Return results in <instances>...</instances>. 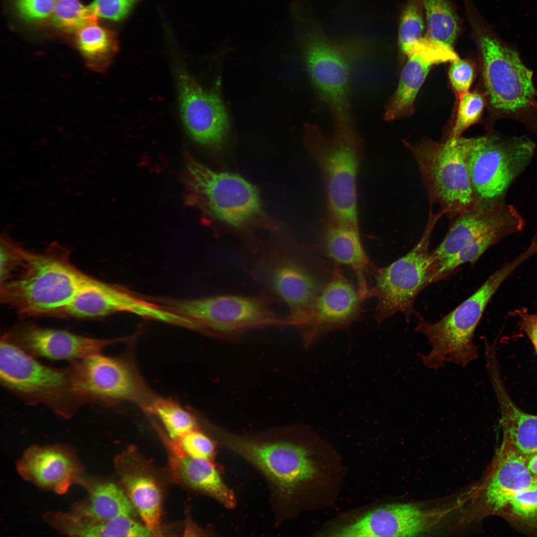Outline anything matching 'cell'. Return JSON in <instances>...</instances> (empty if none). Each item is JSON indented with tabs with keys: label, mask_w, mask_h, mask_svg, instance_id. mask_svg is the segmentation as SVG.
<instances>
[{
	"label": "cell",
	"mask_w": 537,
	"mask_h": 537,
	"mask_svg": "<svg viewBox=\"0 0 537 537\" xmlns=\"http://www.w3.org/2000/svg\"><path fill=\"white\" fill-rule=\"evenodd\" d=\"M0 302L25 316H52L93 279L75 267L59 245L34 252L5 235L0 239Z\"/></svg>",
	"instance_id": "obj_1"
},
{
	"label": "cell",
	"mask_w": 537,
	"mask_h": 537,
	"mask_svg": "<svg viewBox=\"0 0 537 537\" xmlns=\"http://www.w3.org/2000/svg\"><path fill=\"white\" fill-rule=\"evenodd\" d=\"M531 257L525 250L496 271L470 297L436 323L419 322L415 331L424 335L431 346L420 354L423 363L437 369L447 363L465 366L478 358L474 333L489 301L505 279Z\"/></svg>",
	"instance_id": "obj_2"
},
{
	"label": "cell",
	"mask_w": 537,
	"mask_h": 537,
	"mask_svg": "<svg viewBox=\"0 0 537 537\" xmlns=\"http://www.w3.org/2000/svg\"><path fill=\"white\" fill-rule=\"evenodd\" d=\"M458 141L475 196L481 207L504 202L514 180L526 168L536 145L525 137L495 135Z\"/></svg>",
	"instance_id": "obj_3"
},
{
	"label": "cell",
	"mask_w": 537,
	"mask_h": 537,
	"mask_svg": "<svg viewBox=\"0 0 537 537\" xmlns=\"http://www.w3.org/2000/svg\"><path fill=\"white\" fill-rule=\"evenodd\" d=\"M305 140L321 173L328 220L358 228L357 180L362 150L358 134L335 132L329 137L318 127L309 125L306 128Z\"/></svg>",
	"instance_id": "obj_4"
},
{
	"label": "cell",
	"mask_w": 537,
	"mask_h": 537,
	"mask_svg": "<svg viewBox=\"0 0 537 537\" xmlns=\"http://www.w3.org/2000/svg\"><path fill=\"white\" fill-rule=\"evenodd\" d=\"M471 31L478 46L482 75L489 102L497 113L515 115L536 101L533 72L518 52L488 32L478 20L472 4L465 7Z\"/></svg>",
	"instance_id": "obj_5"
},
{
	"label": "cell",
	"mask_w": 537,
	"mask_h": 537,
	"mask_svg": "<svg viewBox=\"0 0 537 537\" xmlns=\"http://www.w3.org/2000/svg\"><path fill=\"white\" fill-rule=\"evenodd\" d=\"M442 213L431 210L416 245L388 266L376 270L375 283L369 288L367 298L376 300L375 318L379 323L397 312L402 313L407 319L417 315L414 308L417 296L426 287L438 281L429 246L435 225L444 215Z\"/></svg>",
	"instance_id": "obj_6"
},
{
	"label": "cell",
	"mask_w": 537,
	"mask_h": 537,
	"mask_svg": "<svg viewBox=\"0 0 537 537\" xmlns=\"http://www.w3.org/2000/svg\"><path fill=\"white\" fill-rule=\"evenodd\" d=\"M0 378L5 387L31 403H41L66 417L84 401L74 388L70 367L60 369L34 357L1 338Z\"/></svg>",
	"instance_id": "obj_7"
},
{
	"label": "cell",
	"mask_w": 537,
	"mask_h": 537,
	"mask_svg": "<svg viewBox=\"0 0 537 537\" xmlns=\"http://www.w3.org/2000/svg\"><path fill=\"white\" fill-rule=\"evenodd\" d=\"M158 301L167 310L194 321L197 331L210 334L231 336L257 328L288 325L286 318L278 317L270 297L264 294Z\"/></svg>",
	"instance_id": "obj_8"
},
{
	"label": "cell",
	"mask_w": 537,
	"mask_h": 537,
	"mask_svg": "<svg viewBox=\"0 0 537 537\" xmlns=\"http://www.w3.org/2000/svg\"><path fill=\"white\" fill-rule=\"evenodd\" d=\"M334 267L307 249L293 247L264 255L259 270L268 287L287 306L291 325L321 292Z\"/></svg>",
	"instance_id": "obj_9"
},
{
	"label": "cell",
	"mask_w": 537,
	"mask_h": 537,
	"mask_svg": "<svg viewBox=\"0 0 537 537\" xmlns=\"http://www.w3.org/2000/svg\"><path fill=\"white\" fill-rule=\"evenodd\" d=\"M294 19L307 71L330 110L335 132L344 134L357 133L349 100V50L328 39L318 29L304 25L296 18Z\"/></svg>",
	"instance_id": "obj_10"
},
{
	"label": "cell",
	"mask_w": 537,
	"mask_h": 537,
	"mask_svg": "<svg viewBox=\"0 0 537 537\" xmlns=\"http://www.w3.org/2000/svg\"><path fill=\"white\" fill-rule=\"evenodd\" d=\"M430 203L449 219L480 207L473 192L458 139L412 147Z\"/></svg>",
	"instance_id": "obj_11"
},
{
	"label": "cell",
	"mask_w": 537,
	"mask_h": 537,
	"mask_svg": "<svg viewBox=\"0 0 537 537\" xmlns=\"http://www.w3.org/2000/svg\"><path fill=\"white\" fill-rule=\"evenodd\" d=\"M184 175L189 191L186 202L226 224L242 227L260 211L257 189L239 176L212 171L187 153Z\"/></svg>",
	"instance_id": "obj_12"
},
{
	"label": "cell",
	"mask_w": 537,
	"mask_h": 537,
	"mask_svg": "<svg viewBox=\"0 0 537 537\" xmlns=\"http://www.w3.org/2000/svg\"><path fill=\"white\" fill-rule=\"evenodd\" d=\"M72 362L74 388L84 403L129 401L150 413L157 397L127 359L99 353Z\"/></svg>",
	"instance_id": "obj_13"
},
{
	"label": "cell",
	"mask_w": 537,
	"mask_h": 537,
	"mask_svg": "<svg viewBox=\"0 0 537 537\" xmlns=\"http://www.w3.org/2000/svg\"><path fill=\"white\" fill-rule=\"evenodd\" d=\"M363 301L358 289L334 263L328 283L305 312L291 326L301 334L304 346H312L326 334L346 330L360 315Z\"/></svg>",
	"instance_id": "obj_14"
},
{
	"label": "cell",
	"mask_w": 537,
	"mask_h": 537,
	"mask_svg": "<svg viewBox=\"0 0 537 537\" xmlns=\"http://www.w3.org/2000/svg\"><path fill=\"white\" fill-rule=\"evenodd\" d=\"M222 442L261 470L282 496L291 494L316 472L307 450L291 443H261L232 437H223Z\"/></svg>",
	"instance_id": "obj_15"
},
{
	"label": "cell",
	"mask_w": 537,
	"mask_h": 537,
	"mask_svg": "<svg viewBox=\"0 0 537 537\" xmlns=\"http://www.w3.org/2000/svg\"><path fill=\"white\" fill-rule=\"evenodd\" d=\"M119 312H128L170 324L176 318L174 313L160 304L146 301L121 287L94 278L52 316L92 318Z\"/></svg>",
	"instance_id": "obj_16"
},
{
	"label": "cell",
	"mask_w": 537,
	"mask_h": 537,
	"mask_svg": "<svg viewBox=\"0 0 537 537\" xmlns=\"http://www.w3.org/2000/svg\"><path fill=\"white\" fill-rule=\"evenodd\" d=\"M178 86L181 118L192 139L208 147L221 146L229 121L219 95L203 89L186 72L179 74Z\"/></svg>",
	"instance_id": "obj_17"
},
{
	"label": "cell",
	"mask_w": 537,
	"mask_h": 537,
	"mask_svg": "<svg viewBox=\"0 0 537 537\" xmlns=\"http://www.w3.org/2000/svg\"><path fill=\"white\" fill-rule=\"evenodd\" d=\"M1 338L34 358L72 361L100 353L107 346L126 339L90 338L33 325L18 326Z\"/></svg>",
	"instance_id": "obj_18"
},
{
	"label": "cell",
	"mask_w": 537,
	"mask_h": 537,
	"mask_svg": "<svg viewBox=\"0 0 537 537\" xmlns=\"http://www.w3.org/2000/svg\"><path fill=\"white\" fill-rule=\"evenodd\" d=\"M525 225L523 217L511 204L504 201L462 214L453 219L441 244L430 253L437 271L468 243L491 231L503 228L517 232Z\"/></svg>",
	"instance_id": "obj_19"
},
{
	"label": "cell",
	"mask_w": 537,
	"mask_h": 537,
	"mask_svg": "<svg viewBox=\"0 0 537 537\" xmlns=\"http://www.w3.org/2000/svg\"><path fill=\"white\" fill-rule=\"evenodd\" d=\"M16 469L25 480L60 494L67 492L81 470L74 454L60 446L30 447Z\"/></svg>",
	"instance_id": "obj_20"
},
{
	"label": "cell",
	"mask_w": 537,
	"mask_h": 537,
	"mask_svg": "<svg viewBox=\"0 0 537 537\" xmlns=\"http://www.w3.org/2000/svg\"><path fill=\"white\" fill-rule=\"evenodd\" d=\"M428 525L426 514L417 506L397 503L372 510L336 533L341 537H414L424 533Z\"/></svg>",
	"instance_id": "obj_21"
},
{
	"label": "cell",
	"mask_w": 537,
	"mask_h": 537,
	"mask_svg": "<svg viewBox=\"0 0 537 537\" xmlns=\"http://www.w3.org/2000/svg\"><path fill=\"white\" fill-rule=\"evenodd\" d=\"M318 249L328 259L344 265L354 272L358 289L363 301L367 298L368 280L376 269L366 254L358 228L341 224L328 220L320 235Z\"/></svg>",
	"instance_id": "obj_22"
},
{
	"label": "cell",
	"mask_w": 537,
	"mask_h": 537,
	"mask_svg": "<svg viewBox=\"0 0 537 537\" xmlns=\"http://www.w3.org/2000/svg\"><path fill=\"white\" fill-rule=\"evenodd\" d=\"M169 453V467L174 478L191 489L214 498L228 508L235 505L232 491L209 460L192 457L177 443L162 434Z\"/></svg>",
	"instance_id": "obj_23"
},
{
	"label": "cell",
	"mask_w": 537,
	"mask_h": 537,
	"mask_svg": "<svg viewBox=\"0 0 537 537\" xmlns=\"http://www.w3.org/2000/svg\"><path fill=\"white\" fill-rule=\"evenodd\" d=\"M537 486V477L528 469L524 459L515 451H508L501 458L485 489L486 503L494 511L509 504L517 493Z\"/></svg>",
	"instance_id": "obj_24"
},
{
	"label": "cell",
	"mask_w": 537,
	"mask_h": 537,
	"mask_svg": "<svg viewBox=\"0 0 537 537\" xmlns=\"http://www.w3.org/2000/svg\"><path fill=\"white\" fill-rule=\"evenodd\" d=\"M127 494L154 536H163L161 524L162 496L160 488L151 476L141 473H129L121 477Z\"/></svg>",
	"instance_id": "obj_25"
},
{
	"label": "cell",
	"mask_w": 537,
	"mask_h": 537,
	"mask_svg": "<svg viewBox=\"0 0 537 537\" xmlns=\"http://www.w3.org/2000/svg\"><path fill=\"white\" fill-rule=\"evenodd\" d=\"M90 489L88 500L77 505L72 512L97 521L135 516L137 511L127 494L116 484L105 482Z\"/></svg>",
	"instance_id": "obj_26"
},
{
	"label": "cell",
	"mask_w": 537,
	"mask_h": 537,
	"mask_svg": "<svg viewBox=\"0 0 537 537\" xmlns=\"http://www.w3.org/2000/svg\"><path fill=\"white\" fill-rule=\"evenodd\" d=\"M492 379L500 404L501 421L506 436L520 453L528 455L537 453V416L520 409L505 394L494 374Z\"/></svg>",
	"instance_id": "obj_27"
},
{
	"label": "cell",
	"mask_w": 537,
	"mask_h": 537,
	"mask_svg": "<svg viewBox=\"0 0 537 537\" xmlns=\"http://www.w3.org/2000/svg\"><path fill=\"white\" fill-rule=\"evenodd\" d=\"M75 43L87 67L99 73L107 71L118 48L114 33L97 22L79 29L76 33Z\"/></svg>",
	"instance_id": "obj_28"
},
{
	"label": "cell",
	"mask_w": 537,
	"mask_h": 537,
	"mask_svg": "<svg viewBox=\"0 0 537 537\" xmlns=\"http://www.w3.org/2000/svg\"><path fill=\"white\" fill-rule=\"evenodd\" d=\"M407 57L397 89L386 105L384 115L386 120H395L413 112L416 96L433 65L415 53Z\"/></svg>",
	"instance_id": "obj_29"
},
{
	"label": "cell",
	"mask_w": 537,
	"mask_h": 537,
	"mask_svg": "<svg viewBox=\"0 0 537 537\" xmlns=\"http://www.w3.org/2000/svg\"><path fill=\"white\" fill-rule=\"evenodd\" d=\"M426 35L450 47L460 32L457 13L449 0H423Z\"/></svg>",
	"instance_id": "obj_30"
},
{
	"label": "cell",
	"mask_w": 537,
	"mask_h": 537,
	"mask_svg": "<svg viewBox=\"0 0 537 537\" xmlns=\"http://www.w3.org/2000/svg\"><path fill=\"white\" fill-rule=\"evenodd\" d=\"M150 413L159 418L167 431V436L174 441L197 428L194 417L170 399L157 397Z\"/></svg>",
	"instance_id": "obj_31"
},
{
	"label": "cell",
	"mask_w": 537,
	"mask_h": 537,
	"mask_svg": "<svg viewBox=\"0 0 537 537\" xmlns=\"http://www.w3.org/2000/svg\"><path fill=\"white\" fill-rule=\"evenodd\" d=\"M517 233L515 230L503 228L497 229L481 235L465 246L448 260L442 267L438 274L439 280L445 277L461 265L474 263L491 246L503 238Z\"/></svg>",
	"instance_id": "obj_32"
},
{
	"label": "cell",
	"mask_w": 537,
	"mask_h": 537,
	"mask_svg": "<svg viewBox=\"0 0 537 537\" xmlns=\"http://www.w3.org/2000/svg\"><path fill=\"white\" fill-rule=\"evenodd\" d=\"M53 25L68 32H77L84 26L97 22V17L79 0H56L51 15Z\"/></svg>",
	"instance_id": "obj_33"
},
{
	"label": "cell",
	"mask_w": 537,
	"mask_h": 537,
	"mask_svg": "<svg viewBox=\"0 0 537 537\" xmlns=\"http://www.w3.org/2000/svg\"><path fill=\"white\" fill-rule=\"evenodd\" d=\"M425 26L423 0H408L398 28V44L402 53L406 55L410 47L423 36Z\"/></svg>",
	"instance_id": "obj_34"
},
{
	"label": "cell",
	"mask_w": 537,
	"mask_h": 537,
	"mask_svg": "<svg viewBox=\"0 0 537 537\" xmlns=\"http://www.w3.org/2000/svg\"><path fill=\"white\" fill-rule=\"evenodd\" d=\"M485 105L483 96L476 91L467 92L460 95L456 119L447 140L454 141L480 118Z\"/></svg>",
	"instance_id": "obj_35"
},
{
	"label": "cell",
	"mask_w": 537,
	"mask_h": 537,
	"mask_svg": "<svg viewBox=\"0 0 537 537\" xmlns=\"http://www.w3.org/2000/svg\"><path fill=\"white\" fill-rule=\"evenodd\" d=\"M150 530L144 524L135 521L133 517L122 516L100 522L95 537H153Z\"/></svg>",
	"instance_id": "obj_36"
},
{
	"label": "cell",
	"mask_w": 537,
	"mask_h": 537,
	"mask_svg": "<svg viewBox=\"0 0 537 537\" xmlns=\"http://www.w3.org/2000/svg\"><path fill=\"white\" fill-rule=\"evenodd\" d=\"M415 53L433 65L452 61L459 58L453 48L441 43L427 35L415 42L406 54L407 57Z\"/></svg>",
	"instance_id": "obj_37"
},
{
	"label": "cell",
	"mask_w": 537,
	"mask_h": 537,
	"mask_svg": "<svg viewBox=\"0 0 537 537\" xmlns=\"http://www.w3.org/2000/svg\"><path fill=\"white\" fill-rule=\"evenodd\" d=\"M175 442L185 452L195 458L210 460L214 454L212 440L196 429L185 433Z\"/></svg>",
	"instance_id": "obj_38"
},
{
	"label": "cell",
	"mask_w": 537,
	"mask_h": 537,
	"mask_svg": "<svg viewBox=\"0 0 537 537\" xmlns=\"http://www.w3.org/2000/svg\"><path fill=\"white\" fill-rule=\"evenodd\" d=\"M17 13L28 22L46 20L53 13L56 0H9Z\"/></svg>",
	"instance_id": "obj_39"
},
{
	"label": "cell",
	"mask_w": 537,
	"mask_h": 537,
	"mask_svg": "<svg viewBox=\"0 0 537 537\" xmlns=\"http://www.w3.org/2000/svg\"><path fill=\"white\" fill-rule=\"evenodd\" d=\"M138 0H93L88 6L97 17L119 20L131 10Z\"/></svg>",
	"instance_id": "obj_40"
},
{
	"label": "cell",
	"mask_w": 537,
	"mask_h": 537,
	"mask_svg": "<svg viewBox=\"0 0 537 537\" xmlns=\"http://www.w3.org/2000/svg\"><path fill=\"white\" fill-rule=\"evenodd\" d=\"M474 74L470 62L458 58L450 62L448 75L451 85L459 95L468 91Z\"/></svg>",
	"instance_id": "obj_41"
},
{
	"label": "cell",
	"mask_w": 537,
	"mask_h": 537,
	"mask_svg": "<svg viewBox=\"0 0 537 537\" xmlns=\"http://www.w3.org/2000/svg\"><path fill=\"white\" fill-rule=\"evenodd\" d=\"M513 512L524 519L537 516V486L523 490L510 501Z\"/></svg>",
	"instance_id": "obj_42"
},
{
	"label": "cell",
	"mask_w": 537,
	"mask_h": 537,
	"mask_svg": "<svg viewBox=\"0 0 537 537\" xmlns=\"http://www.w3.org/2000/svg\"><path fill=\"white\" fill-rule=\"evenodd\" d=\"M523 326L537 352V314L525 315L523 317Z\"/></svg>",
	"instance_id": "obj_43"
},
{
	"label": "cell",
	"mask_w": 537,
	"mask_h": 537,
	"mask_svg": "<svg viewBox=\"0 0 537 537\" xmlns=\"http://www.w3.org/2000/svg\"><path fill=\"white\" fill-rule=\"evenodd\" d=\"M527 466L529 470L537 477V453L532 455L527 463Z\"/></svg>",
	"instance_id": "obj_44"
},
{
	"label": "cell",
	"mask_w": 537,
	"mask_h": 537,
	"mask_svg": "<svg viewBox=\"0 0 537 537\" xmlns=\"http://www.w3.org/2000/svg\"><path fill=\"white\" fill-rule=\"evenodd\" d=\"M531 106H532V107H533L537 109V101L536 100L535 102L532 103L531 104Z\"/></svg>",
	"instance_id": "obj_45"
}]
</instances>
